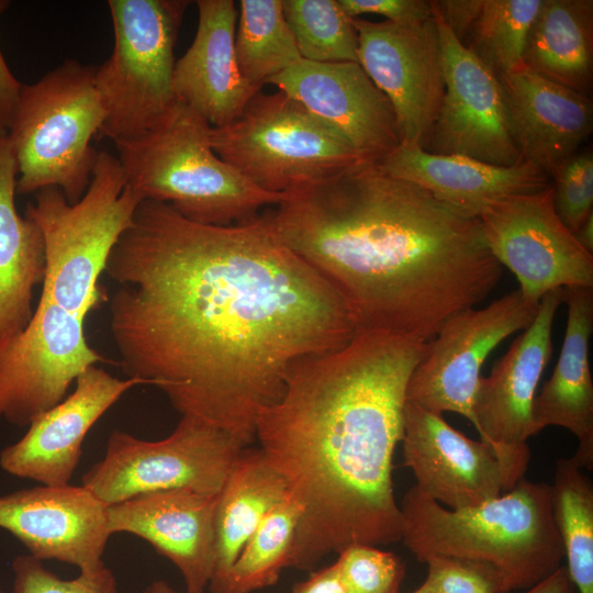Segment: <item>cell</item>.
Instances as JSON below:
<instances>
[{
	"label": "cell",
	"instance_id": "10",
	"mask_svg": "<svg viewBox=\"0 0 593 593\" xmlns=\"http://www.w3.org/2000/svg\"><path fill=\"white\" fill-rule=\"evenodd\" d=\"M246 447L234 435L187 415L160 440L115 429L108 437L103 458L82 475L81 485L107 506L174 489L217 495Z\"/></svg>",
	"mask_w": 593,
	"mask_h": 593
},
{
	"label": "cell",
	"instance_id": "1",
	"mask_svg": "<svg viewBox=\"0 0 593 593\" xmlns=\"http://www.w3.org/2000/svg\"><path fill=\"white\" fill-rule=\"evenodd\" d=\"M104 272L119 286L109 322L127 378L248 446L291 367L357 333L340 294L281 242L267 213L206 225L143 200Z\"/></svg>",
	"mask_w": 593,
	"mask_h": 593
},
{
	"label": "cell",
	"instance_id": "35",
	"mask_svg": "<svg viewBox=\"0 0 593 593\" xmlns=\"http://www.w3.org/2000/svg\"><path fill=\"white\" fill-rule=\"evenodd\" d=\"M424 581L434 593H510L503 575L490 563L449 556L427 558Z\"/></svg>",
	"mask_w": 593,
	"mask_h": 593
},
{
	"label": "cell",
	"instance_id": "42",
	"mask_svg": "<svg viewBox=\"0 0 593 593\" xmlns=\"http://www.w3.org/2000/svg\"><path fill=\"white\" fill-rule=\"evenodd\" d=\"M519 593H577V590L569 577L567 568L560 567L542 581Z\"/></svg>",
	"mask_w": 593,
	"mask_h": 593
},
{
	"label": "cell",
	"instance_id": "34",
	"mask_svg": "<svg viewBox=\"0 0 593 593\" xmlns=\"http://www.w3.org/2000/svg\"><path fill=\"white\" fill-rule=\"evenodd\" d=\"M335 562L346 593H399L405 564L376 546L345 548Z\"/></svg>",
	"mask_w": 593,
	"mask_h": 593
},
{
	"label": "cell",
	"instance_id": "21",
	"mask_svg": "<svg viewBox=\"0 0 593 593\" xmlns=\"http://www.w3.org/2000/svg\"><path fill=\"white\" fill-rule=\"evenodd\" d=\"M216 500L188 489L139 494L107 507L109 529L147 541L177 567L184 593H204L215 559Z\"/></svg>",
	"mask_w": 593,
	"mask_h": 593
},
{
	"label": "cell",
	"instance_id": "20",
	"mask_svg": "<svg viewBox=\"0 0 593 593\" xmlns=\"http://www.w3.org/2000/svg\"><path fill=\"white\" fill-rule=\"evenodd\" d=\"M137 385L143 383L136 378L121 379L98 365L90 366L78 376L70 394L36 417L19 440L2 448L1 469L43 485L69 484L88 432Z\"/></svg>",
	"mask_w": 593,
	"mask_h": 593
},
{
	"label": "cell",
	"instance_id": "22",
	"mask_svg": "<svg viewBox=\"0 0 593 593\" xmlns=\"http://www.w3.org/2000/svg\"><path fill=\"white\" fill-rule=\"evenodd\" d=\"M497 76L521 157L539 167L551 179L590 135L593 122L591 100L538 75L524 64Z\"/></svg>",
	"mask_w": 593,
	"mask_h": 593
},
{
	"label": "cell",
	"instance_id": "14",
	"mask_svg": "<svg viewBox=\"0 0 593 593\" xmlns=\"http://www.w3.org/2000/svg\"><path fill=\"white\" fill-rule=\"evenodd\" d=\"M445 91L425 150L460 155L496 166L523 160L499 76L451 32L434 8Z\"/></svg>",
	"mask_w": 593,
	"mask_h": 593
},
{
	"label": "cell",
	"instance_id": "27",
	"mask_svg": "<svg viewBox=\"0 0 593 593\" xmlns=\"http://www.w3.org/2000/svg\"><path fill=\"white\" fill-rule=\"evenodd\" d=\"M289 495L283 477L262 450L244 448L217 494L215 559L209 589L217 585L265 517Z\"/></svg>",
	"mask_w": 593,
	"mask_h": 593
},
{
	"label": "cell",
	"instance_id": "38",
	"mask_svg": "<svg viewBox=\"0 0 593 593\" xmlns=\"http://www.w3.org/2000/svg\"><path fill=\"white\" fill-rule=\"evenodd\" d=\"M350 16L378 14L400 24L418 23L433 18L432 1L424 0H338Z\"/></svg>",
	"mask_w": 593,
	"mask_h": 593
},
{
	"label": "cell",
	"instance_id": "7",
	"mask_svg": "<svg viewBox=\"0 0 593 593\" xmlns=\"http://www.w3.org/2000/svg\"><path fill=\"white\" fill-rule=\"evenodd\" d=\"M107 118L94 67L66 59L22 85L8 137L16 161V193L58 188L75 203L87 191L99 152L91 145Z\"/></svg>",
	"mask_w": 593,
	"mask_h": 593
},
{
	"label": "cell",
	"instance_id": "40",
	"mask_svg": "<svg viewBox=\"0 0 593 593\" xmlns=\"http://www.w3.org/2000/svg\"><path fill=\"white\" fill-rule=\"evenodd\" d=\"M10 3L8 0H0V15ZM22 85L10 70L0 49V125L7 131L12 125Z\"/></svg>",
	"mask_w": 593,
	"mask_h": 593
},
{
	"label": "cell",
	"instance_id": "30",
	"mask_svg": "<svg viewBox=\"0 0 593 593\" xmlns=\"http://www.w3.org/2000/svg\"><path fill=\"white\" fill-rule=\"evenodd\" d=\"M235 55L244 79L257 89L300 60L282 0H240Z\"/></svg>",
	"mask_w": 593,
	"mask_h": 593
},
{
	"label": "cell",
	"instance_id": "12",
	"mask_svg": "<svg viewBox=\"0 0 593 593\" xmlns=\"http://www.w3.org/2000/svg\"><path fill=\"white\" fill-rule=\"evenodd\" d=\"M538 306L516 289L482 309L452 313L426 342L409 380L406 401L438 414H460L474 426L473 405L485 359L506 337L527 328Z\"/></svg>",
	"mask_w": 593,
	"mask_h": 593
},
{
	"label": "cell",
	"instance_id": "17",
	"mask_svg": "<svg viewBox=\"0 0 593 593\" xmlns=\"http://www.w3.org/2000/svg\"><path fill=\"white\" fill-rule=\"evenodd\" d=\"M401 441L415 485L447 508L480 505L516 484L490 444L465 436L443 414L410 401L404 405Z\"/></svg>",
	"mask_w": 593,
	"mask_h": 593
},
{
	"label": "cell",
	"instance_id": "13",
	"mask_svg": "<svg viewBox=\"0 0 593 593\" xmlns=\"http://www.w3.org/2000/svg\"><path fill=\"white\" fill-rule=\"evenodd\" d=\"M477 217L489 250L515 275L526 299L539 302L556 289L593 288V255L560 221L551 183L495 201Z\"/></svg>",
	"mask_w": 593,
	"mask_h": 593
},
{
	"label": "cell",
	"instance_id": "36",
	"mask_svg": "<svg viewBox=\"0 0 593 593\" xmlns=\"http://www.w3.org/2000/svg\"><path fill=\"white\" fill-rule=\"evenodd\" d=\"M555 210L573 234L593 213V155L577 153L551 176Z\"/></svg>",
	"mask_w": 593,
	"mask_h": 593
},
{
	"label": "cell",
	"instance_id": "43",
	"mask_svg": "<svg viewBox=\"0 0 593 593\" xmlns=\"http://www.w3.org/2000/svg\"><path fill=\"white\" fill-rule=\"evenodd\" d=\"M577 242L593 255V213L573 233Z\"/></svg>",
	"mask_w": 593,
	"mask_h": 593
},
{
	"label": "cell",
	"instance_id": "9",
	"mask_svg": "<svg viewBox=\"0 0 593 593\" xmlns=\"http://www.w3.org/2000/svg\"><path fill=\"white\" fill-rule=\"evenodd\" d=\"M188 0H109L114 45L94 67L107 118L101 134L113 143L154 128L177 102L175 46Z\"/></svg>",
	"mask_w": 593,
	"mask_h": 593
},
{
	"label": "cell",
	"instance_id": "2",
	"mask_svg": "<svg viewBox=\"0 0 593 593\" xmlns=\"http://www.w3.org/2000/svg\"><path fill=\"white\" fill-rule=\"evenodd\" d=\"M292 251L344 299L358 331L419 342L494 289L502 266L478 217L362 160L266 212Z\"/></svg>",
	"mask_w": 593,
	"mask_h": 593
},
{
	"label": "cell",
	"instance_id": "19",
	"mask_svg": "<svg viewBox=\"0 0 593 593\" xmlns=\"http://www.w3.org/2000/svg\"><path fill=\"white\" fill-rule=\"evenodd\" d=\"M266 83L299 101L367 159L380 160L401 144L389 99L359 63L301 58Z\"/></svg>",
	"mask_w": 593,
	"mask_h": 593
},
{
	"label": "cell",
	"instance_id": "44",
	"mask_svg": "<svg viewBox=\"0 0 593 593\" xmlns=\"http://www.w3.org/2000/svg\"><path fill=\"white\" fill-rule=\"evenodd\" d=\"M142 593H179L171 588L167 582L157 580L149 584Z\"/></svg>",
	"mask_w": 593,
	"mask_h": 593
},
{
	"label": "cell",
	"instance_id": "5",
	"mask_svg": "<svg viewBox=\"0 0 593 593\" xmlns=\"http://www.w3.org/2000/svg\"><path fill=\"white\" fill-rule=\"evenodd\" d=\"M210 124L177 100L148 132L114 143L127 184L142 198L169 205L184 219L233 225L255 219L284 194L265 191L222 160Z\"/></svg>",
	"mask_w": 593,
	"mask_h": 593
},
{
	"label": "cell",
	"instance_id": "25",
	"mask_svg": "<svg viewBox=\"0 0 593 593\" xmlns=\"http://www.w3.org/2000/svg\"><path fill=\"white\" fill-rule=\"evenodd\" d=\"M568 317L563 344L551 377L533 404L535 434L560 426L578 439L572 456L581 468L593 467V381L590 338L593 332V288L563 289Z\"/></svg>",
	"mask_w": 593,
	"mask_h": 593
},
{
	"label": "cell",
	"instance_id": "15",
	"mask_svg": "<svg viewBox=\"0 0 593 593\" xmlns=\"http://www.w3.org/2000/svg\"><path fill=\"white\" fill-rule=\"evenodd\" d=\"M353 22L358 35V63L389 99L401 144L426 149L445 91L434 14L409 24L358 18Z\"/></svg>",
	"mask_w": 593,
	"mask_h": 593
},
{
	"label": "cell",
	"instance_id": "41",
	"mask_svg": "<svg viewBox=\"0 0 593 593\" xmlns=\"http://www.w3.org/2000/svg\"><path fill=\"white\" fill-rule=\"evenodd\" d=\"M290 593H346L335 563L312 571L310 577L296 584Z\"/></svg>",
	"mask_w": 593,
	"mask_h": 593
},
{
	"label": "cell",
	"instance_id": "47",
	"mask_svg": "<svg viewBox=\"0 0 593 593\" xmlns=\"http://www.w3.org/2000/svg\"><path fill=\"white\" fill-rule=\"evenodd\" d=\"M0 593H4V592L0 589Z\"/></svg>",
	"mask_w": 593,
	"mask_h": 593
},
{
	"label": "cell",
	"instance_id": "23",
	"mask_svg": "<svg viewBox=\"0 0 593 593\" xmlns=\"http://www.w3.org/2000/svg\"><path fill=\"white\" fill-rule=\"evenodd\" d=\"M198 26L192 44L175 64L177 100L200 114L211 127L234 121L261 89L242 76L235 55L237 11L233 0H198Z\"/></svg>",
	"mask_w": 593,
	"mask_h": 593
},
{
	"label": "cell",
	"instance_id": "37",
	"mask_svg": "<svg viewBox=\"0 0 593 593\" xmlns=\"http://www.w3.org/2000/svg\"><path fill=\"white\" fill-rule=\"evenodd\" d=\"M13 593H118L113 572L104 567L91 573H80L74 579H61L42 560L31 555H20L12 561Z\"/></svg>",
	"mask_w": 593,
	"mask_h": 593
},
{
	"label": "cell",
	"instance_id": "4",
	"mask_svg": "<svg viewBox=\"0 0 593 593\" xmlns=\"http://www.w3.org/2000/svg\"><path fill=\"white\" fill-rule=\"evenodd\" d=\"M400 508L401 540L419 562L433 556L483 561L511 591L534 586L564 558L545 482L523 479L502 495L462 510L447 508L414 485Z\"/></svg>",
	"mask_w": 593,
	"mask_h": 593
},
{
	"label": "cell",
	"instance_id": "28",
	"mask_svg": "<svg viewBox=\"0 0 593 593\" xmlns=\"http://www.w3.org/2000/svg\"><path fill=\"white\" fill-rule=\"evenodd\" d=\"M523 64L588 96L593 69V1L542 0L527 36Z\"/></svg>",
	"mask_w": 593,
	"mask_h": 593
},
{
	"label": "cell",
	"instance_id": "24",
	"mask_svg": "<svg viewBox=\"0 0 593 593\" xmlns=\"http://www.w3.org/2000/svg\"><path fill=\"white\" fill-rule=\"evenodd\" d=\"M378 161L389 175L475 217L495 201L539 191L551 183L546 172L524 159L496 166L467 156L433 154L415 145L400 144Z\"/></svg>",
	"mask_w": 593,
	"mask_h": 593
},
{
	"label": "cell",
	"instance_id": "32",
	"mask_svg": "<svg viewBox=\"0 0 593 593\" xmlns=\"http://www.w3.org/2000/svg\"><path fill=\"white\" fill-rule=\"evenodd\" d=\"M542 0H481L461 43L496 74L523 64L530 26Z\"/></svg>",
	"mask_w": 593,
	"mask_h": 593
},
{
	"label": "cell",
	"instance_id": "39",
	"mask_svg": "<svg viewBox=\"0 0 593 593\" xmlns=\"http://www.w3.org/2000/svg\"><path fill=\"white\" fill-rule=\"evenodd\" d=\"M480 3L481 0L433 1L436 11L460 42L466 37Z\"/></svg>",
	"mask_w": 593,
	"mask_h": 593
},
{
	"label": "cell",
	"instance_id": "45",
	"mask_svg": "<svg viewBox=\"0 0 593 593\" xmlns=\"http://www.w3.org/2000/svg\"><path fill=\"white\" fill-rule=\"evenodd\" d=\"M411 593H434V592L430 591L426 585L422 584L417 590Z\"/></svg>",
	"mask_w": 593,
	"mask_h": 593
},
{
	"label": "cell",
	"instance_id": "18",
	"mask_svg": "<svg viewBox=\"0 0 593 593\" xmlns=\"http://www.w3.org/2000/svg\"><path fill=\"white\" fill-rule=\"evenodd\" d=\"M107 505L82 485H37L0 495V528L38 560H57L91 573L104 568L112 536Z\"/></svg>",
	"mask_w": 593,
	"mask_h": 593
},
{
	"label": "cell",
	"instance_id": "8",
	"mask_svg": "<svg viewBox=\"0 0 593 593\" xmlns=\"http://www.w3.org/2000/svg\"><path fill=\"white\" fill-rule=\"evenodd\" d=\"M210 139L216 155L238 174L280 194L370 160L280 90L258 91L234 121L211 127Z\"/></svg>",
	"mask_w": 593,
	"mask_h": 593
},
{
	"label": "cell",
	"instance_id": "6",
	"mask_svg": "<svg viewBox=\"0 0 593 593\" xmlns=\"http://www.w3.org/2000/svg\"><path fill=\"white\" fill-rule=\"evenodd\" d=\"M142 198L127 184L118 157L99 152L90 184L75 203L58 188L35 193L25 215L41 228L46 257L42 293L86 320L103 299L99 278Z\"/></svg>",
	"mask_w": 593,
	"mask_h": 593
},
{
	"label": "cell",
	"instance_id": "46",
	"mask_svg": "<svg viewBox=\"0 0 593 593\" xmlns=\"http://www.w3.org/2000/svg\"><path fill=\"white\" fill-rule=\"evenodd\" d=\"M8 136V131L0 125V139Z\"/></svg>",
	"mask_w": 593,
	"mask_h": 593
},
{
	"label": "cell",
	"instance_id": "31",
	"mask_svg": "<svg viewBox=\"0 0 593 593\" xmlns=\"http://www.w3.org/2000/svg\"><path fill=\"white\" fill-rule=\"evenodd\" d=\"M302 504L289 494L261 522L224 579L210 593H253L275 585L289 568Z\"/></svg>",
	"mask_w": 593,
	"mask_h": 593
},
{
	"label": "cell",
	"instance_id": "26",
	"mask_svg": "<svg viewBox=\"0 0 593 593\" xmlns=\"http://www.w3.org/2000/svg\"><path fill=\"white\" fill-rule=\"evenodd\" d=\"M16 178L14 152L7 136L0 139V342L27 325L34 290L46 271L42 231L16 210Z\"/></svg>",
	"mask_w": 593,
	"mask_h": 593
},
{
	"label": "cell",
	"instance_id": "11",
	"mask_svg": "<svg viewBox=\"0 0 593 593\" xmlns=\"http://www.w3.org/2000/svg\"><path fill=\"white\" fill-rule=\"evenodd\" d=\"M105 361L88 344L85 321L41 294L27 325L0 342V422L27 427Z\"/></svg>",
	"mask_w": 593,
	"mask_h": 593
},
{
	"label": "cell",
	"instance_id": "33",
	"mask_svg": "<svg viewBox=\"0 0 593 593\" xmlns=\"http://www.w3.org/2000/svg\"><path fill=\"white\" fill-rule=\"evenodd\" d=\"M286 20L303 59L358 63V35L338 0H282Z\"/></svg>",
	"mask_w": 593,
	"mask_h": 593
},
{
	"label": "cell",
	"instance_id": "16",
	"mask_svg": "<svg viewBox=\"0 0 593 593\" xmlns=\"http://www.w3.org/2000/svg\"><path fill=\"white\" fill-rule=\"evenodd\" d=\"M563 289L546 293L532 324L510 349L481 377L473 405L474 427L490 444L516 483L528 467L527 440L536 435L533 404L536 389L552 353V326Z\"/></svg>",
	"mask_w": 593,
	"mask_h": 593
},
{
	"label": "cell",
	"instance_id": "3",
	"mask_svg": "<svg viewBox=\"0 0 593 593\" xmlns=\"http://www.w3.org/2000/svg\"><path fill=\"white\" fill-rule=\"evenodd\" d=\"M425 344L358 331L342 349L298 360L280 399L259 414L260 449L303 506L289 568L312 571L349 546L401 540L393 456Z\"/></svg>",
	"mask_w": 593,
	"mask_h": 593
},
{
	"label": "cell",
	"instance_id": "29",
	"mask_svg": "<svg viewBox=\"0 0 593 593\" xmlns=\"http://www.w3.org/2000/svg\"><path fill=\"white\" fill-rule=\"evenodd\" d=\"M567 571L578 593H593V485L573 457L560 458L550 485Z\"/></svg>",
	"mask_w": 593,
	"mask_h": 593
}]
</instances>
